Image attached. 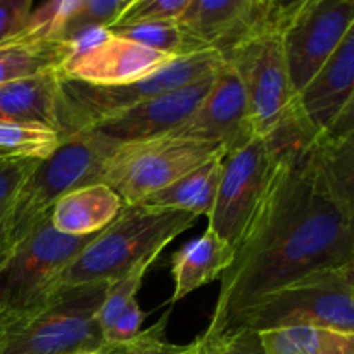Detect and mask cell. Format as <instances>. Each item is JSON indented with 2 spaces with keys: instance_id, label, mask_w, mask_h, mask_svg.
I'll return each instance as SVG.
<instances>
[{
  "instance_id": "obj_9",
  "label": "cell",
  "mask_w": 354,
  "mask_h": 354,
  "mask_svg": "<svg viewBox=\"0 0 354 354\" xmlns=\"http://www.w3.org/2000/svg\"><path fill=\"white\" fill-rule=\"evenodd\" d=\"M221 59L241 76L252 133L259 137L272 135L294 107L280 31L258 35L221 55Z\"/></svg>"
},
{
  "instance_id": "obj_13",
  "label": "cell",
  "mask_w": 354,
  "mask_h": 354,
  "mask_svg": "<svg viewBox=\"0 0 354 354\" xmlns=\"http://www.w3.org/2000/svg\"><path fill=\"white\" fill-rule=\"evenodd\" d=\"M168 135L223 145L227 152L254 135L249 124L244 85L228 62L223 61L218 68L213 85L196 113Z\"/></svg>"
},
{
  "instance_id": "obj_24",
  "label": "cell",
  "mask_w": 354,
  "mask_h": 354,
  "mask_svg": "<svg viewBox=\"0 0 354 354\" xmlns=\"http://www.w3.org/2000/svg\"><path fill=\"white\" fill-rule=\"evenodd\" d=\"M83 0H48L35 6L21 37L37 41H59L68 31Z\"/></svg>"
},
{
  "instance_id": "obj_17",
  "label": "cell",
  "mask_w": 354,
  "mask_h": 354,
  "mask_svg": "<svg viewBox=\"0 0 354 354\" xmlns=\"http://www.w3.org/2000/svg\"><path fill=\"white\" fill-rule=\"evenodd\" d=\"M232 258L234 248L209 228L201 237L187 242L171 259V304L223 275Z\"/></svg>"
},
{
  "instance_id": "obj_29",
  "label": "cell",
  "mask_w": 354,
  "mask_h": 354,
  "mask_svg": "<svg viewBox=\"0 0 354 354\" xmlns=\"http://www.w3.org/2000/svg\"><path fill=\"white\" fill-rule=\"evenodd\" d=\"M144 311L140 310L137 301L128 304L116 320L102 332V351H113V349L120 348V346L127 344L128 341L135 337L138 332L142 330V324H144Z\"/></svg>"
},
{
  "instance_id": "obj_11",
  "label": "cell",
  "mask_w": 354,
  "mask_h": 354,
  "mask_svg": "<svg viewBox=\"0 0 354 354\" xmlns=\"http://www.w3.org/2000/svg\"><path fill=\"white\" fill-rule=\"evenodd\" d=\"M275 162V147L268 137L251 135L227 152L207 228L234 248L258 204Z\"/></svg>"
},
{
  "instance_id": "obj_18",
  "label": "cell",
  "mask_w": 354,
  "mask_h": 354,
  "mask_svg": "<svg viewBox=\"0 0 354 354\" xmlns=\"http://www.w3.org/2000/svg\"><path fill=\"white\" fill-rule=\"evenodd\" d=\"M61 71L17 80L0 86V123L55 128V106Z\"/></svg>"
},
{
  "instance_id": "obj_14",
  "label": "cell",
  "mask_w": 354,
  "mask_h": 354,
  "mask_svg": "<svg viewBox=\"0 0 354 354\" xmlns=\"http://www.w3.org/2000/svg\"><path fill=\"white\" fill-rule=\"evenodd\" d=\"M223 64V62H221ZM216 71L183 88L149 99L93 127L114 144L161 137L185 123L209 92Z\"/></svg>"
},
{
  "instance_id": "obj_19",
  "label": "cell",
  "mask_w": 354,
  "mask_h": 354,
  "mask_svg": "<svg viewBox=\"0 0 354 354\" xmlns=\"http://www.w3.org/2000/svg\"><path fill=\"white\" fill-rule=\"evenodd\" d=\"M227 154L213 158L194 171L187 173L171 185L158 190L135 206L159 211H180L196 218L209 216L216 199L218 185L223 173V159Z\"/></svg>"
},
{
  "instance_id": "obj_8",
  "label": "cell",
  "mask_w": 354,
  "mask_h": 354,
  "mask_svg": "<svg viewBox=\"0 0 354 354\" xmlns=\"http://www.w3.org/2000/svg\"><path fill=\"white\" fill-rule=\"evenodd\" d=\"M54 230L50 221L0 256V315H16L44 303L55 280L92 241Z\"/></svg>"
},
{
  "instance_id": "obj_6",
  "label": "cell",
  "mask_w": 354,
  "mask_h": 354,
  "mask_svg": "<svg viewBox=\"0 0 354 354\" xmlns=\"http://www.w3.org/2000/svg\"><path fill=\"white\" fill-rule=\"evenodd\" d=\"M221 62L223 59L216 50L180 55L147 78L118 86L88 85L61 76L55 106V128L62 138L71 137L145 100L192 85L218 71Z\"/></svg>"
},
{
  "instance_id": "obj_34",
  "label": "cell",
  "mask_w": 354,
  "mask_h": 354,
  "mask_svg": "<svg viewBox=\"0 0 354 354\" xmlns=\"http://www.w3.org/2000/svg\"><path fill=\"white\" fill-rule=\"evenodd\" d=\"M194 344H196V354H232L221 335L204 332L194 341Z\"/></svg>"
},
{
  "instance_id": "obj_2",
  "label": "cell",
  "mask_w": 354,
  "mask_h": 354,
  "mask_svg": "<svg viewBox=\"0 0 354 354\" xmlns=\"http://www.w3.org/2000/svg\"><path fill=\"white\" fill-rule=\"evenodd\" d=\"M116 145L88 128L62 138L50 158L38 161L0 214V256L48 221L62 196L100 182L104 162Z\"/></svg>"
},
{
  "instance_id": "obj_4",
  "label": "cell",
  "mask_w": 354,
  "mask_h": 354,
  "mask_svg": "<svg viewBox=\"0 0 354 354\" xmlns=\"http://www.w3.org/2000/svg\"><path fill=\"white\" fill-rule=\"evenodd\" d=\"M109 283L61 287L44 303L0 315V354H69L102 348L99 315Z\"/></svg>"
},
{
  "instance_id": "obj_16",
  "label": "cell",
  "mask_w": 354,
  "mask_h": 354,
  "mask_svg": "<svg viewBox=\"0 0 354 354\" xmlns=\"http://www.w3.org/2000/svg\"><path fill=\"white\" fill-rule=\"evenodd\" d=\"M124 207L121 197L102 182L68 192L54 204L48 221L59 234L88 237L113 223Z\"/></svg>"
},
{
  "instance_id": "obj_15",
  "label": "cell",
  "mask_w": 354,
  "mask_h": 354,
  "mask_svg": "<svg viewBox=\"0 0 354 354\" xmlns=\"http://www.w3.org/2000/svg\"><path fill=\"white\" fill-rule=\"evenodd\" d=\"M175 59V55L111 35L99 47L66 61L61 68V76L97 86L128 85L147 78Z\"/></svg>"
},
{
  "instance_id": "obj_21",
  "label": "cell",
  "mask_w": 354,
  "mask_h": 354,
  "mask_svg": "<svg viewBox=\"0 0 354 354\" xmlns=\"http://www.w3.org/2000/svg\"><path fill=\"white\" fill-rule=\"evenodd\" d=\"M266 354H354V334L324 327H289L258 332Z\"/></svg>"
},
{
  "instance_id": "obj_12",
  "label": "cell",
  "mask_w": 354,
  "mask_h": 354,
  "mask_svg": "<svg viewBox=\"0 0 354 354\" xmlns=\"http://www.w3.org/2000/svg\"><path fill=\"white\" fill-rule=\"evenodd\" d=\"M354 28L296 97L306 123L325 137L354 135Z\"/></svg>"
},
{
  "instance_id": "obj_25",
  "label": "cell",
  "mask_w": 354,
  "mask_h": 354,
  "mask_svg": "<svg viewBox=\"0 0 354 354\" xmlns=\"http://www.w3.org/2000/svg\"><path fill=\"white\" fill-rule=\"evenodd\" d=\"M158 258L159 256H151V258L142 259L133 268L128 270L123 277L107 286L106 296H104L99 315H97L100 332L106 330L128 304L137 301V294L140 290L142 282H144L149 268L154 265Z\"/></svg>"
},
{
  "instance_id": "obj_10",
  "label": "cell",
  "mask_w": 354,
  "mask_h": 354,
  "mask_svg": "<svg viewBox=\"0 0 354 354\" xmlns=\"http://www.w3.org/2000/svg\"><path fill=\"white\" fill-rule=\"evenodd\" d=\"M353 28L354 0H294L280 35L294 99Z\"/></svg>"
},
{
  "instance_id": "obj_37",
  "label": "cell",
  "mask_w": 354,
  "mask_h": 354,
  "mask_svg": "<svg viewBox=\"0 0 354 354\" xmlns=\"http://www.w3.org/2000/svg\"><path fill=\"white\" fill-rule=\"evenodd\" d=\"M194 354H196V353H194Z\"/></svg>"
},
{
  "instance_id": "obj_31",
  "label": "cell",
  "mask_w": 354,
  "mask_h": 354,
  "mask_svg": "<svg viewBox=\"0 0 354 354\" xmlns=\"http://www.w3.org/2000/svg\"><path fill=\"white\" fill-rule=\"evenodd\" d=\"M33 7L31 0H0V45L21 38Z\"/></svg>"
},
{
  "instance_id": "obj_1",
  "label": "cell",
  "mask_w": 354,
  "mask_h": 354,
  "mask_svg": "<svg viewBox=\"0 0 354 354\" xmlns=\"http://www.w3.org/2000/svg\"><path fill=\"white\" fill-rule=\"evenodd\" d=\"M268 138L275 162L220 277L207 334L223 335L259 296L297 277L354 265V135H318L294 100Z\"/></svg>"
},
{
  "instance_id": "obj_22",
  "label": "cell",
  "mask_w": 354,
  "mask_h": 354,
  "mask_svg": "<svg viewBox=\"0 0 354 354\" xmlns=\"http://www.w3.org/2000/svg\"><path fill=\"white\" fill-rule=\"evenodd\" d=\"M111 31L124 40L135 41V44L152 48V50L175 55V57L207 50L178 23L130 24V26L111 28Z\"/></svg>"
},
{
  "instance_id": "obj_36",
  "label": "cell",
  "mask_w": 354,
  "mask_h": 354,
  "mask_svg": "<svg viewBox=\"0 0 354 354\" xmlns=\"http://www.w3.org/2000/svg\"><path fill=\"white\" fill-rule=\"evenodd\" d=\"M0 156H3V154H0Z\"/></svg>"
},
{
  "instance_id": "obj_23",
  "label": "cell",
  "mask_w": 354,
  "mask_h": 354,
  "mask_svg": "<svg viewBox=\"0 0 354 354\" xmlns=\"http://www.w3.org/2000/svg\"><path fill=\"white\" fill-rule=\"evenodd\" d=\"M57 130L40 124L0 123V154L44 161L61 145Z\"/></svg>"
},
{
  "instance_id": "obj_5",
  "label": "cell",
  "mask_w": 354,
  "mask_h": 354,
  "mask_svg": "<svg viewBox=\"0 0 354 354\" xmlns=\"http://www.w3.org/2000/svg\"><path fill=\"white\" fill-rule=\"evenodd\" d=\"M324 327L354 334V265L306 273L259 296L227 332ZM225 332V334H227Z\"/></svg>"
},
{
  "instance_id": "obj_3",
  "label": "cell",
  "mask_w": 354,
  "mask_h": 354,
  "mask_svg": "<svg viewBox=\"0 0 354 354\" xmlns=\"http://www.w3.org/2000/svg\"><path fill=\"white\" fill-rule=\"evenodd\" d=\"M197 218L180 211L124 206L113 223L95 234L55 280L61 287L114 282L142 259L161 256L166 245L192 228Z\"/></svg>"
},
{
  "instance_id": "obj_32",
  "label": "cell",
  "mask_w": 354,
  "mask_h": 354,
  "mask_svg": "<svg viewBox=\"0 0 354 354\" xmlns=\"http://www.w3.org/2000/svg\"><path fill=\"white\" fill-rule=\"evenodd\" d=\"M113 33H111L109 28L104 26H83L71 31V33L66 35L61 40L64 44L66 52H68V59L66 61H69L73 57H78V55H83L92 50V48L99 47Z\"/></svg>"
},
{
  "instance_id": "obj_28",
  "label": "cell",
  "mask_w": 354,
  "mask_h": 354,
  "mask_svg": "<svg viewBox=\"0 0 354 354\" xmlns=\"http://www.w3.org/2000/svg\"><path fill=\"white\" fill-rule=\"evenodd\" d=\"M190 0H133L116 26L144 23H176ZM114 26V28H116Z\"/></svg>"
},
{
  "instance_id": "obj_26",
  "label": "cell",
  "mask_w": 354,
  "mask_h": 354,
  "mask_svg": "<svg viewBox=\"0 0 354 354\" xmlns=\"http://www.w3.org/2000/svg\"><path fill=\"white\" fill-rule=\"evenodd\" d=\"M169 311H166L165 317L147 330H140L131 341L113 351H104L106 354H194L196 353V344L178 346L171 344L166 339V324H168Z\"/></svg>"
},
{
  "instance_id": "obj_20",
  "label": "cell",
  "mask_w": 354,
  "mask_h": 354,
  "mask_svg": "<svg viewBox=\"0 0 354 354\" xmlns=\"http://www.w3.org/2000/svg\"><path fill=\"white\" fill-rule=\"evenodd\" d=\"M68 59L64 44L16 38L0 45V86L17 80L61 71Z\"/></svg>"
},
{
  "instance_id": "obj_35",
  "label": "cell",
  "mask_w": 354,
  "mask_h": 354,
  "mask_svg": "<svg viewBox=\"0 0 354 354\" xmlns=\"http://www.w3.org/2000/svg\"><path fill=\"white\" fill-rule=\"evenodd\" d=\"M69 354H106L102 349H78V351H73Z\"/></svg>"
},
{
  "instance_id": "obj_30",
  "label": "cell",
  "mask_w": 354,
  "mask_h": 354,
  "mask_svg": "<svg viewBox=\"0 0 354 354\" xmlns=\"http://www.w3.org/2000/svg\"><path fill=\"white\" fill-rule=\"evenodd\" d=\"M37 162L33 159L0 156V214L16 196L24 180L33 171Z\"/></svg>"
},
{
  "instance_id": "obj_27",
  "label": "cell",
  "mask_w": 354,
  "mask_h": 354,
  "mask_svg": "<svg viewBox=\"0 0 354 354\" xmlns=\"http://www.w3.org/2000/svg\"><path fill=\"white\" fill-rule=\"evenodd\" d=\"M131 3L133 0H83L66 35L83 26H104L111 30L123 19Z\"/></svg>"
},
{
  "instance_id": "obj_33",
  "label": "cell",
  "mask_w": 354,
  "mask_h": 354,
  "mask_svg": "<svg viewBox=\"0 0 354 354\" xmlns=\"http://www.w3.org/2000/svg\"><path fill=\"white\" fill-rule=\"evenodd\" d=\"M221 337L227 342L228 349L232 354H266L259 344L258 334L245 328H235V330L227 332Z\"/></svg>"
},
{
  "instance_id": "obj_7",
  "label": "cell",
  "mask_w": 354,
  "mask_h": 354,
  "mask_svg": "<svg viewBox=\"0 0 354 354\" xmlns=\"http://www.w3.org/2000/svg\"><path fill=\"white\" fill-rule=\"evenodd\" d=\"M221 154H227L223 145L173 135L127 142L118 144L106 159L100 182L109 185L124 206H135Z\"/></svg>"
}]
</instances>
